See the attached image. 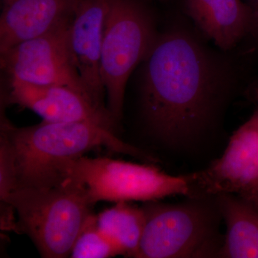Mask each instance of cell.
I'll use <instances>...</instances> for the list:
<instances>
[{
	"mask_svg": "<svg viewBox=\"0 0 258 258\" xmlns=\"http://www.w3.org/2000/svg\"><path fill=\"white\" fill-rule=\"evenodd\" d=\"M142 64L144 119L173 147L192 143L212 128L235 83L228 61L181 25L158 34Z\"/></svg>",
	"mask_w": 258,
	"mask_h": 258,
	"instance_id": "obj_1",
	"label": "cell"
},
{
	"mask_svg": "<svg viewBox=\"0 0 258 258\" xmlns=\"http://www.w3.org/2000/svg\"><path fill=\"white\" fill-rule=\"evenodd\" d=\"M14 155L18 186H51L62 182L61 166L83 157L96 148L105 147L142 160L152 161L137 148L125 143L113 132L87 121L49 122L16 128L2 121Z\"/></svg>",
	"mask_w": 258,
	"mask_h": 258,
	"instance_id": "obj_2",
	"label": "cell"
},
{
	"mask_svg": "<svg viewBox=\"0 0 258 258\" xmlns=\"http://www.w3.org/2000/svg\"><path fill=\"white\" fill-rule=\"evenodd\" d=\"M3 205L2 218L17 215L18 232L36 245L42 257H70L92 206L81 183L64 178L51 186H18Z\"/></svg>",
	"mask_w": 258,
	"mask_h": 258,
	"instance_id": "obj_3",
	"label": "cell"
},
{
	"mask_svg": "<svg viewBox=\"0 0 258 258\" xmlns=\"http://www.w3.org/2000/svg\"><path fill=\"white\" fill-rule=\"evenodd\" d=\"M143 234L135 258L218 257L224 242L217 195L181 203L147 202Z\"/></svg>",
	"mask_w": 258,
	"mask_h": 258,
	"instance_id": "obj_4",
	"label": "cell"
},
{
	"mask_svg": "<svg viewBox=\"0 0 258 258\" xmlns=\"http://www.w3.org/2000/svg\"><path fill=\"white\" fill-rule=\"evenodd\" d=\"M69 177L84 186L90 203L156 201L168 197L192 196V174L173 176L155 166L107 157H83L61 166Z\"/></svg>",
	"mask_w": 258,
	"mask_h": 258,
	"instance_id": "obj_5",
	"label": "cell"
},
{
	"mask_svg": "<svg viewBox=\"0 0 258 258\" xmlns=\"http://www.w3.org/2000/svg\"><path fill=\"white\" fill-rule=\"evenodd\" d=\"M102 41L101 72L107 108L118 123L125 86L158 36L152 15L138 0H108Z\"/></svg>",
	"mask_w": 258,
	"mask_h": 258,
	"instance_id": "obj_6",
	"label": "cell"
},
{
	"mask_svg": "<svg viewBox=\"0 0 258 258\" xmlns=\"http://www.w3.org/2000/svg\"><path fill=\"white\" fill-rule=\"evenodd\" d=\"M72 18L40 36L20 42L0 53L2 70L6 77L34 84L68 86L91 100L70 51L69 34Z\"/></svg>",
	"mask_w": 258,
	"mask_h": 258,
	"instance_id": "obj_7",
	"label": "cell"
},
{
	"mask_svg": "<svg viewBox=\"0 0 258 258\" xmlns=\"http://www.w3.org/2000/svg\"><path fill=\"white\" fill-rule=\"evenodd\" d=\"M193 197L242 195L258 181V105L235 131L225 152L203 170L192 173Z\"/></svg>",
	"mask_w": 258,
	"mask_h": 258,
	"instance_id": "obj_8",
	"label": "cell"
},
{
	"mask_svg": "<svg viewBox=\"0 0 258 258\" xmlns=\"http://www.w3.org/2000/svg\"><path fill=\"white\" fill-rule=\"evenodd\" d=\"M7 96L11 103L28 108L45 121H87L113 132L117 122L108 109L68 86L37 85L7 78Z\"/></svg>",
	"mask_w": 258,
	"mask_h": 258,
	"instance_id": "obj_9",
	"label": "cell"
},
{
	"mask_svg": "<svg viewBox=\"0 0 258 258\" xmlns=\"http://www.w3.org/2000/svg\"><path fill=\"white\" fill-rule=\"evenodd\" d=\"M108 0H79L70 25L69 43L71 57L88 96L95 105L104 104L101 60Z\"/></svg>",
	"mask_w": 258,
	"mask_h": 258,
	"instance_id": "obj_10",
	"label": "cell"
},
{
	"mask_svg": "<svg viewBox=\"0 0 258 258\" xmlns=\"http://www.w3.org/2000/svg\"><path fill=\"white\" fill-rule=\"evenodd\" d=\"M79 0H9L0 18V53L72 18Z\"/></svg>",
	"mask_w": 258,
	"mask_h": 258,
	"instance_id": "obj_11",
	"label": "cell"
},
{
	"mask_svg": "<svg viewBox=\"0 0 258 258\" xmlns=\"http://www.w3.org/2000/svg\"><path fill=\"white\" fill-rule=\"evenodd\" d=\"M186 14L219 48L235 47L249 33L252 10L242 0H185Z\"/></svg>",
	"mask_w": 258,
	"mask_h": 258,
	"instance_id": "obj_12",
	"label": "cell"
},
{
	"mask_svg": "<svg viewBox=\"0 0 258 258\" xmlns=\"http://www.w3.org/2000/svg\"><path fill=\"white\" fill-rule=\"evenodd\" d=\"M217 197L226 227L218 257L258 258V205L236 194Z\"/></svg>",
	"mask_w": 258,
	"mask_h": 258,
	"instance_id": "obj_13",
	"label": "cell"
},
{
	"mask_svg": "<svg viewBox=\"0 0 258 258\" xmlns=\"http://www.w3.org/2000/svg\"><path fill=\"white\" fill-rule=\"evenodd\" d=\"M96 225L119 255L134 257L143 234L145 215L142 207L119 202L95 215Z\"/></svg>",
	"mask_w": 258,
	"mask_h": 258,
	"instance_id": "obj_14",
	"label": "cell"
},
{
	"mask_svg": "<svg viewBox=\"0 0 258 258\" xmlns=\"http://www.w3.org/2000/svg\"><path fill=\"white\" fill-rule=\"evenodd\" d=\"M118 255L113 244L98 230L95 215L92 214L78 236L70 257L108 258Z\"/></svg>",
	"mask_w": 258,
	"mask_h": 258,
	"instance_id": "obj_15",
	"label": "cell"
},
{
	"mask_svg": "<svg viewBox=\"0 0 258 258\" xmlns=\"http://www.w3.org/2000/svg\"><path fill=\"white\" fill-rule=\"evenodd\" d=\"M14 155L6 136L1 132L0 145V198L2 205L8 200L13 190L18 187Z\"/></svg>",
	"mask_w": 258,
	"mask_h": 258,
	"instance_id": "obj_16",
	"label": "cell"
},
{
	"mask_svg": "<svg viewBox=\"0 0 258 258\" xmlns=\"http://www.w3.org/2000/svg\"><path fill=\"white\" fill-rule=\"evenodd\" d=\"M247 3L252 10V23L249 34L258 38V0H247Z\"/></svg>",
	"mask_w": 258,
	"mask_h": 258,
	"instance_id": "obj_17",
	"label": "cell"
},
{
	"mask_svg": "<svg viewBox=\"0 0 258 258\" xmlns=\"http://www.w3.org/2000/svg\"><path fill=\"white\" fill-rule=\"evenodd\" d=\"M245 95L249 101L258 105V79L247 87Z\"/></svg>",
	"mask_w": 258,
	"mask_h": 258,
	"instance_id": "obj_18",
	"label": "cell"
},
{
	"mask_svg": "<svg viewBox=\"0 0 258 258\" xmlns=\"http://www.w3.org/2000/svg\"><path fill=\"white\" fill-rule=\"evenodd\" d=\"M240 196L248 199V200L258 205V181L252 189L249 190L247 192L244 193V195H240Z\"/></svg>",
	"mask_w": 258,
	"mask_h": 258,
	"instance_id": "obj_19",
	"label": "cell"
},
{
	"mask_svg": "<svg viewBox=\"0 0 258 258\" xmlns=\"http://www.w3.org/2000/svg\"><path fill=\"white\" fill-rule=\"evenodd\" d=\"M9 1V0H3V2H4V3H7V2Z\"/></svg>",
	"mask_w": 258,
	"mask_h": 258,
	"instance_id": "obj_20",
	"label": "cell"
}]
</instances>
